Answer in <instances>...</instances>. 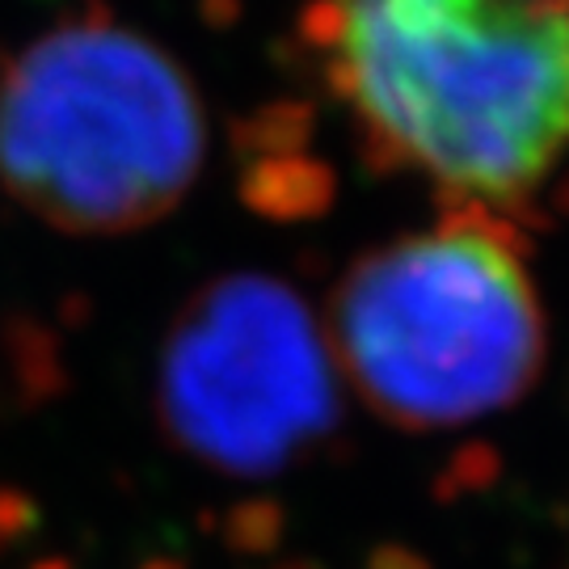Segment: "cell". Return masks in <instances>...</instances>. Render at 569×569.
I'll list each match as a JSON object with an SVG mask.
<instances>
[{
	"label": "cell",
	"mask_w": 569,
	"mask_h": 569,
	"mask_svg": "<svg viewBox=\"0 0 569 569\" xmlns=\"http://www.w3.org/2000/svg\"><path fill=\"white\" fill-rule=\"evenodd\" d=\"M329 81L371 143L481 203L569 152V0H326Z\"/></svg>",
	"instance_id": "1"
},
{
	"label": "cell",
	"mask_w": 569,
	"mask_h": 569,
	"mask_svg": "<svg viewBox=\"0 0 569 569\" xmlns=\"http://www.w3.org/2000/svg\"><path fill=\"white\" fill-rule=\"evenodd\" d=\"M207 161V110L161 42L68 18L0 68V186L42 224L122 237L164 220Z\"/></svg>",
	"instance_id": "2"
},
{
	"label": "cell",
	"mask_w": 569,
	"mask_h": 569,
	"mask_svg": "<svg viewBox=\"0 0 569 569\" xmlns=\"http://www.w3.org/2000/svg\"><path fill=\"white\" fill-rule=\"evenodd\" d=\"M333 346L380 418L465 427L536 380L545 317L507 244L448 224L350 266L333 296Z\"/></svg>",
	"instance_id": "3"
},
{
	"label": "cell",
	"mask_w": 569,
	"mask_h": 569,
	"mask_svg": "<svg viewBox=\"0 0 569 569\" xmlns=\"http://www.w3.org/2000/svg\"><path fill=\"white\" fill-rule=\"evenodd\" d=\"M157 409L173 443L224 472H274L333 422V367L305 300L279 279L232 274L178 312Z\"/></svg>",
	"instance_id": "4"
}]
</instances>
